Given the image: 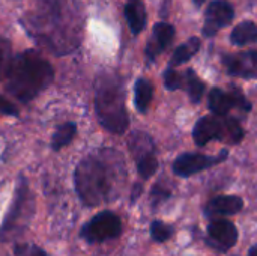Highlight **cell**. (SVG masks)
I'll list each match as a JSON object with an SVG mask.
<instances>
[{"mask_svg": "<svg viewBox=\"0 0 257 256\" xmlns=\"http://www.w3.org/2000/svg\"><path fill=\"white\" fill-rule=\"evenodd\" d=\"M164 84L169 91H176L182 86V77L175 69H167L164 72Z\"/></svg>", "mask_w": 257, "mask_h": 256, "instance_id": "obj_26", "label": "cell"}, {"mask_svg": "<svg viewBox=\"0 0 257 256\" xmlns=\"http://www.w3.org/2000/svg\"><path fill=\"white\" fill-rule=\"evenodd\" d=\"M238 243L236 226L224 219H215L208 225V244L218 252H227Z\"/></svg>", "mask_w": 257, "mask_h": 256, "instance_id": "obj_8", "label": "cell"}, {"mask_svg": "<svg viewBox=\"0 0 257 256\" xmlns=\"http://www.w3.org/2000/svg\"><path fill=\"white\" fill-rule=\"evenodd\" d=\"M185 83H187V91L193 103H199L202 100V95L205 92V84L203 81L194 74L193 69H188L185 72Z\"/></svg>", "mask_w": 257, "mask_h": 256, "instance_id": "obj_20", "label": "cell"}, {"mask_svg": "<svg viewBox=\"0 0 257 256\" xmlns=\"http://www.w3.org/2000/svg\"><path fill=\"white\" fill-rule=\"evenodd\" d=\"M230 38L235 45H247V44L256 42L257 26L253 21H242L233 29Z\"/></svg>", "mask_w": 257, "mask_h": 256, "instance_id": "obj_16", "label": "cell"}, {"mask_svg": "<svg viewBox=\"0 0 257 256\" xmlns=\"http://www.w3.org/2000/svg\"><path fill=\"white\" fill-rule=\"evenodd\" d=\"M223 65L230 75L257 78V50L239 54H226L223 56Z\"/></svg>", "mask_w": 257, "mask_h": 256, "instance_id": "obj_10", "label": "cell"}, {"mask_svg": "<svg viewBox=\"0 0 257 256\" xmlns=\"http://www.w3.org/2000/svg\"><path fill=\"white\" fill-rule=\"evenodd\" d=\"M248 256H257V244H254V246L250 249V253H248Z\"/></svg>", "mask_w": 257, "mask_h": 256, "instance_id": "obj_30", "label": "cell"}, {"mask_svg": "<svg viewBox=\"0 0 257 256\" xmlns=\"http://www.w3.org/2000/svg\"><path fill=\"white\" fill-rule=\"evenodd\" d=\"M125 17L130 24V29L134 35H139L146 24V11L142 2L139 0H131L125 6Z\"/></svg>", "mask_w": 257, "mask_h": 256, "instance_id": "obj_13", "label": "cell"}, {"mask_svg": "<svg viewBox=\"0 0 257 256\" xmlns=\"http://www.w3.org/2000/svg\"><path fill=\"white\" fill-rule=\"evenodd\" d=\"M242 208H244V201L239 196L226 195V196L214 198L206 207V214L212 217L214 216H233V214H238Z\"/></svg>", "mask_w": 257, "mask_h": 256, "instance_id": "obj_12", "label": "cell"}, {"mask_svg": "<svg viewBox=\"0 0 257 256\" xmlns=\"http://www.w3.org/2000/svg\"><path fill=\"white\" fill-rule=\"evenodd\" d=\"M122 232L123 226L120 217L113 211H101L83 225L80 238L89 244H101L119 238Z\"/></svg>", "mask_w": 257, "mask_h": 256, "instance_id": "obj_6", "label": "cell"}, {"mask_svg": "<svg viewBox=\"0 0 257 256\" xmlns=\"http://www.w3.org/2000/svg\"><path fill=\"white\" fill-rule=\"evenodd\" d=\"M11 59L12 57H11L9 42L0 36V80L5 78V74H6V69H8V65H9Z\"/></svg>", "mask_w": 257, "mask_h": 256, "instance_id": "obj_25", "label": "cell"}, {"mask_svg": "<svg viewBox=\"0 0 257 256\" xmlns=\"http://www.w3.org/2000/svg\"><path fill=\"white\" fill-rule=\"evenodd\" d=\"M233 107V101L230 98V94L223 92L221 89H212L209 94V109L218 115V116H226L229 110Z\"/></svg>", "mask_w": 257, "mask_h": 256, "instance_id": "obj_18", "label": "cell"}, {"mask_svg": "<svg viewBox=\"0 0 257 256\" xmlns=\"http://www.w3.org/2000/svg\"><path fill=\"white\" fill-rule=\"evenodd\" d=\"M193 2H194V5H196V6H202L206 0H193Z\"/></svg>", "mask_w": 257, "mask_h": 256, "instance_id": "obj_31", "label": "cell"}, {"mask_svg": "<svg viewBox=\"0 0 257 256\" xmlns=\"http://www.w3.org/2000/svg\"><path fill=\"white\" fill-rule=\"evenodd\" d=\"M136 164H137V172H139V175L143 180L151 178L157 172V169H158V160H157L155 155H149V157L137 161Z\"/></svg>", "mask_w": 257, "mask_h": 256, "instance_id": "obj_22", "label": "cell"}, {"mask_svg": "<svg viewBox=\"0 0 257 256\" xmlns=\"http://www.w3.org/2000/svg\"><path fill=\"white\" fill-rule=\"evenodd\" d=\"M235 11L230 3L224 0H214L206 9V21L203 27V33L206 36H214L221 27L230 24L233 21Z\"/></svg>", "mask_w": 257, "mask_h": 256, "instance_id": "obj_9", "label": "cell"}, {"mask_svg": "<svg viewBox=\"0 0 257 256\" xmlns=\"http://www.w3.org/2000/svg\"><path fill=\"white\" fill-rule=\"evenodd\" d=\"M142 195V184H134L133 192H131V204H136V201L139 199V196Z\"/></svg>", "mask_w": 257, "mask_h": 256, "instance_id": "obj_29", "label": "cell"}, {"mask_svg": "<svg viewBox=\"0 0 257 256\" xmlns=\"http://www.w3.org/2000/svg\"><path fill=\"white\" fill-rule=\"evenodd\" d=\"M175 36V29L169 23H157L154 26V39L149 41L146 47V56L149 60H154L158 53L166 50Z\"/></svg>", "mask_w": 257, "mask_h": 256, "instance_id": "obj_11", "label": "cell"}, {"mask_svg": "<svg viewBox=\"0 0 257 256\" xmlns=\"http://www.w3.org/2000/svg\"><path fill=\"white\" fill-rule=\"evenodd\" d=\"M199 48H200V39L197 36L190 38L185 44L179 45L175 50V53H173V56L170 59L172 66H178V65H182V63L188 62L199 51Z\"/></svg>", "mask_w": 257, "mask_h": 256, "instance_id": "obj_17", "label": "cell"}, {"mask_svg": "<svg viewBox=\"0 0 257 256\" xmlns=\"http://www.w3.org/2000/svg\"><path fill=\"white\" fill-rule=\"evenodd\" d=\"M5 78L6 91L18 101L29 103L51 84L54 71L41 54L27 50L11 59Z\"/></svg>", "mask_w": 257, "mask_h": 256, "instance_id": "obj_2", "label": "cell"}, {"mask_svg": "<svg viewBox=\"0 0 257 256\" xmlns=\"http://www.w3.org/2000/svg\"><path fill=\"white\" fill-rule=\"evenodd\" d=\"M154 88L146 78H139L134 86V103L139 112L145 113L152 101Z\"/></svg>", "mask_w": 257, "mask_h": 256, "instance_id": "obj_15", "label": "cell"}, {"mask_svg": "<svg viewBox=\"0 0 257 256\" xmlns=\"http://www.w3.org/2000/svg\"><path fill=\"white\" fill-rule=\"evenodd\" d=\"M0 113L2 115H8V116H17L18 110H17V107L9 100H6L5 97L0 95Z\"/></svg>", "mask_w": 257, "mask_h": 256, "instance_id": "obj_28", "label": "cell"}, {"mask_svg": "<svg viewBox=\"0 0 257 256\" xmlns=\"http://www.w3.org/2000/svg\"><path fill=\"white\" fill-rule=\"evenodd\" d=\"M229 152L227 151H221L217 157H208L203 154H196V152H187L179 155L175 163H173V172L178 177L187 178L191 177L197 172H202L211 166H215L221 161H224L227 158Z\"/></svg>", "mask_w": 257, "mask_h": 256, "instance_id": "obj_7", "label": "cell"}, {"mask_svg": "<svg viewBox=\"0 0 257 256\" xmlns=\"http://www.w3.org/2000/svg\"><path fill=\"white\" fill-rule=\"evenodd\" d=\"M175 234V228L172 225H167L161 220H154L151 223V237L157 243H166L169 241Z\"/></svg>", "mask_w": 257, "mask_h": 256, "instance_id": "obj_21", "label": "cell"}, {"mask_svg": "<svg viewBox=\"0 0 257 256\" xmlns=\"http://www.w3.org/2000/svg\"><path fill=\"white\" fill-rule=\"evenodd\" d=\"M130 149L136 161L143 160L149 155H155V146L152 139L146 133H134L130 140Z\"/></svg>", "mask_w": 257, "mask_h": 256, "instance_id": "obj_14", "label": "cell"}, {"mask_svg": "<svg viewBox=\"0 0 257 256\" xmlns=\"http://www.w3.org/2000/svg\"><path fill=\"white\" fill-rule=\"evenodd\" d=\"M193 139L197 146L224 139H229L230 143H239L244 139V130L235 119L221 121L217 116H203L194 125Z\"/></svg>", "mask_w": 257, "mask_h": 256, "instance_id": "obj_5", "label": "cell"}, {"mask_svg": "<svg viewBox=\"0 0 257 256\" xmlns=\"http://www.w3.org/2000/svg\"><path fill=\"white\" fill-rule=\"evenodd\" d=\"M33 198L29 190L27 180L24 177H20L14 201L0 226V241H9L11 238L23 234L33 216Z\"/></svg>", "mask_w": 257, "mask_h": 256, "instance_id": "obj_4", "label": "cell"}, {"mask_svg": "<svg viewBox=\"0 0 257 256\" xmlns=\"http://www.w3.org/2000/svg\"><path fill=\"white\" fill-rule=\"evenodd\" d=\"M75 133H77V127H75L74 122H66L62 127H59L56 130V133L53 134V139H51L53 151H60L62 148L69 145L72 142Z\"/></svg>", "mask_w": 257, "mask_h": 256, "instance_id": "obj_19", "label": "cell"}, {"mask_svg": "<svg viewBox=\"0 0 257 256\" xmlns=\"http://www.w3.org/2000/svg\"><path fill=\"white\" fill-rule=\"evenodd\" d=\"M170 195H172L170 189L164 187L161 183L155 184L152 187V190H151V205H152V208H158L163 202H166L170 198Z\"/></svg>", "mask_w": 257, "mask_h": 256, "instance_id": "obj_23", "label": "cell"}, {"mask_svg": "<svg viewBox=\"0 0 257 256\" xmlns=\"http://www.w3.org/2000/svg\"><path fill=\"white\" fill-rule=\"evenodd\" d=\"M14 255L15 256H51V255H48L42 247H39V246H36V244H27V243L15 244V246H14Z\"/></svg>", "mask_w": 257, "mask_h": 256, "instance_id": "obj_24", "label": "cell"}, {"mask_svg": "<svg viewBox=\"0 0 257 256\" xmlns=\"http://www.w3.org/2000/svg\"><path fill=\"white\" fill-rule=\"evenodd\" d=\"M126 180L122 154L114 149H99L84 157L75 167V192L84 207H98L119 198Z\"/></svg>", "mask_w": 257, "mask_h": 256, "instance_id": "obj_1", "label": "cell"}, {"mask_svg": "<svg viewBox=\"0 0 257 256\" xmlns=\"http://www.w3.org/2000/svg\"><path fill=\"white\" fill-rule=\"evenodd\" d=\"M229 94H230V98H232V101H233V106L241 107V109L245 110V112H250V110H251V104L247 101V98L244 97V94H242L239 89H232Z\"/></svg>", "mask_w": 257, "mask_h": 256, "instance_id": "obj_27", "label": "cell"}, {"mask_svg": "<svg viewBox=\"0 0 257 256\" xmlns=\"http://www.w3.org/2000/svg\"><path fill=\"white\" fill-rule=\"evenodd\" d=\"M95 109L101 125L114 133L123 134L128 128V113L122 80L111 72L101 74L95 81Z\"/></svg>", "mask_w": 257, "mask_h": 256, "instance_id": "obj_3", "label": "cell"}]
</instances>
